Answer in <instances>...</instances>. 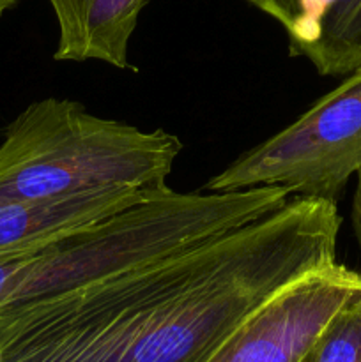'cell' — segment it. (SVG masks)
Instances as JSON below:
<instances>
[{
  "label": "cell",
  "instance_id": "52a82bcc",
  "mask_svg": "<svg viewBox=\"0 0 361 362\" xmlns=\"http://www.w3.org/2000/svg\"><path fill=\"white\" fill-rule=\"evenodd\" d=\"M158 189L161 187L112 186L55 200L0 202V255L35 246L67 230L122 211Z\"/></svg>",
  "mask_w": 361,
  "mask_h": 362
},
{
  "label": "cell",
  "instance_id": "30bf717a",
  "mask_svg": "<svg viewBox=\"0 0 361 362\" xmlns=\"http://www.w3.org/2000/svg\"><path fill=\"white\" fill-rule=\"evenodd\" d=\"M16 2L18 0H0V16H2L6 11H9Z\"/></svg>",
  "mask_w": 361,
  "mask_h": 362
},
{
  "label": "cell",
  "instance_id": "7a4b0ae2",
  "mask_svg": "<svg viewBox=\"0 0 361 362\" xmlns=\"http://www.w3.org/2000/svg\"><path fill=\"white\" fill-rule=\"evenodd\" d=\"M183 151L165 129L105 119L71 99L30 103L4 131L0 202L67 198L112 186L156 189Z\"/></svg>",
  "mask_w": 361,
  "mask_h": 362
},
{
  "label": "cell",
  "instance_id": "9c48e42d",
  "mask_svg": "<svg viewBox=\"0 0 361 362\" xmlns=\"http://www.w3.org/2000/svg\"><path fill=\"white\" fill-rule=\"evenodd\" d=\"M357 186L354 191V200H353V226L356 239L361 247V172L357 173Z\"/></svg>",
  "mask_w": 361,
  "mask_h": 362
},
{
  "label": "cell",
  "instance_id": "3957f363",
  "mask_svg": "<svg viewBox=\"0 0 361 362\" xmlns=\"http://www.w3.org/2000/svg\"><path fill=\"white\" fill-rule=\"evenodd\" d=\"M361 172V67L303 115L243 152L202 186L223 193L285 187L290 197L336 202Z\"/></svg>",
  "mask_w": 361,
  "mask_h": 362
},
{
  "label": "cell",
  "instance_id": "6da1fadb",
  "mask_svg": "<svg viewBox=\"0 0 361 362\" xmlns=\"http://www.w3.org/2000/svg\"><path fill=\"white\" fill-rule=\"evenodd\" d=\"M336 202L289 198L193 246L0 306V362H205L271 297L336 264Z\"/></svg>",
  "mask_w": 361,
  "mask_h": 362
},
{
  "label": "cell",
  "instance_id": "8992f818",
  "mask_svg": "<svg viewBox=\"0 0 361 362\" xmlns=\"http://www.w3.org/2000/svg\"><path fill=\"white\" fill-rule=\"evenodd\" d=\"M59 25L53 59L59 62L99 60L122 71H137L130 41L149 0H48Z\"/></svg>",
  "mask_w": 361,
  "mask_h": 362
},
{
  "label": "cell",
  "instance_id": "277c9868",
  "mask_svg": "<svg viewBox=\"0 0 361 362\" xmlns=\"http://www.w3.org/2000/svg\"><path fill=\"white\" fill-rule=\"evenodd\" d=\"M360 292L361 274L338 262L308 272L250 315L205 362H297Z\"/></svg>",
  "mask_w": 361,
  "mask_h": 362
},
{
  "label": "cell",
  "instance_id": "5b68a950",
  "mask_svg": "<svg viewBox=\"0 0 361 362\" xmlns=\"http://www.w3.org/2000/svg\"><path fill=\"white\" fill-rule=\"evenodd\" d=\"M278 21L292 57L310 60L322 76L361 67V0H244Z\"/></svg>",
  "mask_w": 361,
  "mask_h": 362
},
{
  "label": "cell",
  "instance_id": "ba28073f",
  "mask_svg": "<svg viewBox=\"0 0 361 362\" xmlns=\"http://www.w3.org/2000/svg\"><path fill=\"white\" fill-rule=\"evenodd\" d=\"M297 362H361V292L326 324Z\"/></svg>",
  "mask_w": 361,
  "mask_h": 362
}]
</instances>
